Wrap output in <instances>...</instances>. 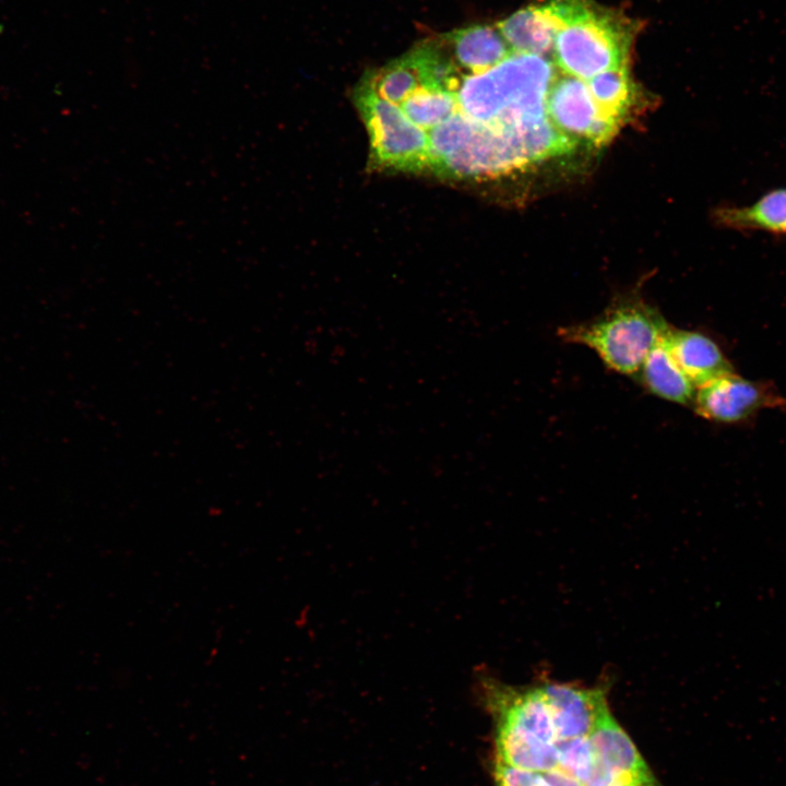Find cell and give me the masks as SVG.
Masks as SVG:
<instances>
[{
  "instance_id": "ac0fdd59",
  "label": "cell",
  "mask_w": 786,
  "mask_h": 786,
  "mask_svg": "<svg viewBox=\"0 0 786 786\" xmlns=\"http://www.w3.org/2000/svg\"><path fill=\"white\" fill-rule=\"evenodd\" d=\"M557 747L560 770L583 786H600V773L588 737L560 741Z\"/></svg>"
},
{
  "instance_id": "5bb4252c",
  "label": "cell",
  "mask_w": 786,
  "mask_h": 786,
  "mask_svg": "<svg viewBox=\"0 0 786 786\" xmlns=\"http://www.w3.org/2000/svg\"><path fill=\"white\" fill-rule=\"evenodd\" d=\"M496 759L511 766L546 772L559 765L558 747L536 737L509 729L495 728Z\"/></svg>"
},
{
  "instance_id": "5b68a950",
  "label": "cell",
  "mask_w": 786,
  "mask_h": 786,
  "mask_svg": "<svg viewBox=\"0 0 786 786\" xmlns=\"http://www.w3.org/2000/svg\"><path fill=\"white\" fill-rule=\"evenodd\" d=\"M356 105L370 141L376 169L430 172L428 136L395 104L381 98L364 76L354 91Z\"/></svg>"
},
{
  "instance_id": "d6986e66",
  "label": "cell",
  "mask_w": 786,
  "mask_h": 786,
  "mask_svg": "<svg viewBox=\"0 0 786 786\" xmlns=\"http://www.w3.org/2000/svg\"><path fill=\"white\" fill-rule=\"evenodd\" d=\"M492 771L496 786H546L541 772L517 769L498 759Z\"/></svg>"
},
{
  "instance_id": "ba28073f",
  "label": "cell",
  "mask_w": 786,
  "mask_h": 786,
  "mask_svg": "<svg viewBox=\"0 0 786 786\" xmlns=\"http://www.w3.org/2000/svg\"><path fill=\"white\" fill-rule=\"evenodd\" d=\"M546 108L550 122L575 141H590L591 133L603 115L587 83L564 73L556 75L547 96Z\"/></svg>"
},
{
  "instance_id": "3957f363",
  "label": "cell",
  "mask_w": 786,
  "mask_h": 786,
  "mask_svg": "<svg viewBox=\"0 0 786 786\" xmlns=\"http://www.w3.org/2000/svg\"><path fill=\"white\" fill-rule=\"evenodd\" d=\"M639 25L618 10L593 0H572L567 20L557 32L553 58L568 75L590 80L629 63Z\"/></svg>"
},
{
  "instance_id": "30bf717a",
  "label": "cell",
  "mask_w": 786,
  "mask_h": 786,
  "mask_svg": "<svg viewBox=\"0 0 786 786\" xmlns=\"http://www.w3.org/2000/svg\"><path fill=\"white\" fill-rule=\"evenodd\" d=\"M672 358L694 386L733 373V367L719 347L706 335L669 327L664 335Z\"/></svg>"
},
{
  "instance_id": "44dd1931",
  "label": "cell",
  "mask_w": 786,
  "mask_h": 786,
  "mask_svg": "<svg viewBox=\"0 0 786 786\" xmlns=\"http://www.w3.org/2000/svg\"><path fill=\"white\" fill-rule=\"evenodd\" d=\"M546 786H583L576 778L567 774L559 767L541 772Z\"/></svg>"
},
{
  "instance_id": "e0dca14e",
  "label": "cell",
  "mask_w": 786,
  "mask_h": 786,
  "mask_svg": "<svg viewBox=\"0 0 786 786\" xmlns=\"http://www.w3.org/2000/svg\"><path fill=\"white\" fill-rule=\"evenodd\" d=\"M398 107L427 133L455 114L456 98L452 91L421 87Z\"/></svg>"
},
{
  "instance_id": "6da1fadb",
  "label": "cell",
  "mask_w": 786,
  "mask_h": 786,
  "mask_svg": "<svg viewBox=\"0 0 786 786\" xmlns=\"http://www.w3.org/2000/svg\"><path fill=\"white\" fill-rule=\"evenodd\" d=\"M430 174L453 180L508 175L550 157L569 154L576 141L549 119L513 128L491 127L458 114L427 133Z\"/></svg>"
},
{
  "instance_id": "52a82bcc",
  "label": "cell",
  "mask_w": 786,
  "mask_h": 786,
  "mask_svg": "<svg viewBox=\"0 0 786 786\" xmlns=\"http://www.w3.org/2000/svg\"><path fill=\"white\" fill-rule=\"evenodd\" d=\"M775 402L765 386L728 373L699 386L693 405L707 419L735 422Z\"/></svg>"
},
{
  "instance_id": "7c38bea8",
  "label": "cell",
  "mask_w": 786,
  "mask_h": 786,
  "mask_svg": "<svg viewBox=\"0 0 786 786\" xmlns=\"http://www.w3.org/2000/svg\"><path fill=\"white\" fill-rule=\"evenodd\" d=\"M636 374L648 392L682 405L693 403L695 386L672 358L664 336L647 354Z\"/></svg>"
},
{
  "instance_id": "9a60e30c",
  "label": "cell",
  "mask_w": 786,
  "mask_h": 786,
  "mask_svg": "<svg viewBox=\"0 0 786 786\" xmlns=\"http://www.w3.org/2000/svg\"><path fill=\"white\" fill-rule=\"evenodd\" d=\"M716 218L735 229L786 234V189L772 191L748 206L720 209Z\"/></svg>"
},
{
  "instance_id": "8992f818",
  "label": "cell",
  "mask_w": 786,
  "mask_h": 786,
  "mask_svg": "<svg viewBox=\"0 0 786 786\" xmlns=\"http://www.w3.org/2000/svg\"><path fill=\"white\" fill-rule=\"evenodd\" d=\"M550 708L558 742L588 737L608 706L605 688L545 680L539 682Z\"/></svg>"
},
{
  "instance_id": "4fadbf2b",
  "label": "cell",
  "mask_w": 786,
  "mask_h": 786,
  "mask_svg": "<svg viewBox=\"0 0 786 786\" xmlns=\"http://www.w3.org/2000/svg\"><path fill=\"white\" fill-rule=\"evenodd\" d=\"M515 53L544 57L553 48L557 29L541 5L521 9L497 24Z\"/></svg>"
},
{
  "instance_id": "ffe728a7",
  "label": "cell",
  "mask_w": 786,
  "mask_h": 786,
  "mask_svg": "<svg viewBox=\"0 0 786 786\" xmlns=\"http://www.w3.org/2000/svg\"><path fill=\"white\" fill-rule=\"evenodd\" d=\"M606 786H662L652 772L614 778Z\"/></svg>"
},
{
  "instance_id": "2e32d148",
  "label": "cell",
  "mask_w": 786,
  "mask_h": 786,
  "mask_svg": "<svg viewBox=\"0 0 786 786\" xmlns=\"http://www.w3.org/2000/svg\"><path fill=\"white\" fill-rule=\"evenodd\" d=\"M587 86L602 114L618 123L628 112L635 96L628 64L595 75L588 80Z\"/></svg>"
},
{
  "instance_id": "9c48e42d",
  "label": "cell",
  "mask_w": 786,
  "mask_h": 786,
  "mask_svg": "<svg viewBox=\"0 0 786 786\" xmlns=\"http://www.w3.org/2000/svg\"><path fill=\"white\" fill-rule=\"evenodd\" d=\"M588 739L602 776V786H606L617 777L651 772L633 741L615 719L608 706L598 716Z\"/></svg>"
},
{
  "instance_id": "8fae6325",
  "label": "cell",
  "mask_w": 786,
  "mask_h": 786,
  "mask_svg": "<svg viewBox=\"0 0 786 786\" xmlns=\"http://www.w3.org/2000/svg\"><path fill=\"white\" fill-rule=\"evenodd\" d=\"M441 39L463 74L486 72L514 53L499 29L488 25L455 29Z\"/></svg>"
},
{
  "instance_id": "7a4b0ae2",
  "label": "cell",
  "mask_w": 786,
  "mask_h": 786,
  "mask_svg": "<svg viewBox=\"0 0 786 786\" xmlns=\"http://www.w3.org/2000/svg\"><path fill=\"white\" fill-rule=\"evenodd\" d=\"M556 75L555 66L545 57L514 52L486 72L462 74L453 91L455 114L504 128L546 120L547 96Z\"/></svg>"
},
{
  "instance_id": "277c9868",
  "label": "cell",
  "mask_w": 786,
  "mask_h": 786,
  "mask_svg": "<svg viewBox=\"0 0 786 786\" xmlns=\"http://www.w3.org/2000/svg\"><path fill=\"white\" fill-rule=\"evenodd\" d=\"M669 327L655 308L630 298L592 321L560 327L558 334L565 342L595 350L608 368L634 376Z\"/></svg>"
}]
</instances>
